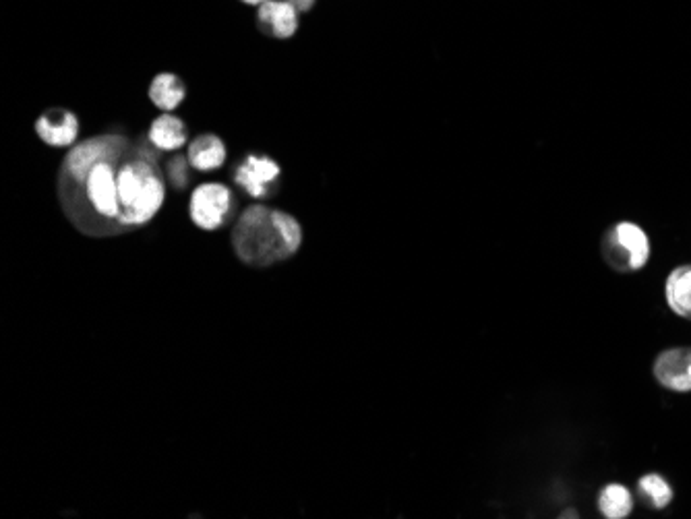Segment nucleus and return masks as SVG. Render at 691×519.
Listing matches in <instances>:
<instances>
[{
  "label": "nucleus",
  "instance_id": "f257e3e1",
  "mask_svg": "<svg viewBox=\"0 0 691 519\" xmlns=\"http://www.w3.org/2000/svg\"><path fill=\"white\" fill-rule=\"evenodd\" d=\"M129 139L102 135L79 143L60 166L58 193L67 216L87 234L120 232L118 162Z\"/></svg>",
  "mask_w": 691,
  "mask_h": 519
},
{
  "label": "nucleus",
  "instance_id": "f03ea898",
  "mask_svg": "<svg viewBox=\"0 0 691 519\" xmlns=\"http://www.w3.org/2000/svg\"><path fill=\"white\" fill-rule=\"evenodd\" d=\"M303 228L286 211H274L261 203L245 209L232 230V247L240 261L253 267H269L298 253Z\"/></svg>",
  "mask_w": 691,
  "mask_h": 519
},
{
  "label": "nucleus",
  "instance_id": "7ed1b4c3",
  "mask_svg": "<svg viewBox=\"0 0 691 519\" xmlns=\"http://www.w3.org/2000/svg\"><path fill=\"white\" fill-rule=\"evenodd\" d=\"M600 253L605 263L617 273H636L642 271L652 255L650 238L642 226L636 222H617L613 224L600 242Z\"/></svg>",
  "mask_w": 691,
  "mask_h": 519
},
{
  "label": "nucleus",
  "instance_id": "20e7f679",
  "mask_svg": "<svg viewBox=\"0 0 691 519\" xmlns=\"http://www.w3.org/2000/svg\"><path fill=\"white\" fill-rule=\"evenodd\" d=\"M234 193L222 182H205L191 195V220L201 230H220L234 211Z\"/></svg>",
  "mask_w": 691,
  "mask_h": 519
},
{
  "label": "nucleus",
  "instance_id": "39448f33",
  "mask_svg": "<svg viewBox=\"0 0 691 519\" xmlns=\"http://www.w3.org/2000/svg\"><path fill=\"white\" fill-rule=\"evenodd\" d=\"M652 375L660 387L673 393L691 391V346H675L660 352L652 362Z\"/></svg>",
  "mask_w": 691,
  "mask_h": 519
},
{
  "label": "nucleus",
  "instance_id": "423d86ee",
  "mask_svg": "<svg viewBox=\"0 0 691 519\" xmlns=\"http://www.w3.org/2000/svg\"><path fill=\"white\" fill-rule=\"evenodd\" d=\"M282 168L278 162L267 156H247L234 172V180L240 189H245L253 199H265L272 195Z\"/></svg>",
  "mask_w": 691,
  "mask_h": 519
},
{
  "label": "nucleus",
  "instance_id": "0eeeda50",
  "mask_svg": "<svg viewBox=\"0 0 691 519\" xmlns=\"http://www.w3.org/2000/svg\"><path fill=\"white\" fill-rule=\"evenodd\" d=\"M38 137L52 147H69L79 137V118L65 108H52L36 122Z\"/></svg>",
  "mask_w": 691,
  "mask_h": 519
},
{
  "label": "nucleus",
  "instance_id": "6e6552de",
  "mask_svg": "<svg viewBox=\"0 0 691 519\" xmlns=\"http://www.w3.org/2000/svg\"><path fill=\"white\" fill-rule=\"evenodd\" d=\"M259 29L267 36L288 40L296 34L298 29V11L288 3V0H265L259 7L257 15Z\"/></svg>",
  "mask_w": 691,
  "mask_h": 519
},
{
  "label": "nucleus",
  "instance_id": "1a4fd4ad",
  "mask_svg": "<svg viewBox=\"0 0 691 519\" xmlns=\"http://www.w3.org/2000/svg\"><path fill=\"white\" fill-rule=\"evenodd\" d=\"M187 158L191 168L199 172H212L224 166L226 162V145L214 133H203L191 141Z\"/></svg>",
  "mask_w": 691,
  "mask_h": 519
},
{
  "label": "nucleus",
  "instance_id": "9d476101",
  "mask_svg": "<svg viewBox=\"0 0 691 519\" xmlns=\"http://www.w3.org/2000/svg\"><path fill=\"white\" fill-rule=\"evenodd\" d=\"M665 298L671 313L691 321V263L671 269L665 282Z\"/></svg>",
  "mask_w": 691,
  "mask_h": 519
},
{
  "label": "nucleus",
  "instance_id": "9b49d317",
  "mask_svg": "<svg viewBox=\"0 0 691 519\" xmlns=\"http://www.w3.org/2000/svg\"><path fill=\"white\" fill-rule=\"evenodd\" d=\"M147 139L160 151H178L189 139V131L183 120L174 114H162L149 127Z\"/></svg>",
  "mask_w": 691,
  "mask_h": 519
},
{
  "label": "nucleus",
  "instance_id": "f8f14e48",
  "mask_svg": "<svg viewBox=\"0 0 691 519\" xmlns=\"http://www.w3.org/2000/svg\"><path fill=\"white\" fill-rule=\"evenodd\" d=\"M634 495L621 482H609L598 493V511L607 519H625L634 511Z\"/></svg>",
  "mask_w": 691,
  "mask_h": 519
},
{
  "label": "nucleus",
  "instance_id": "ddd939ff",
  "mask_svg": "<svg viewBox=\"0 0 691 519\" xmlns=\"http://www.w3.org/2000/svg\"><path fill=\"white\" fill-rule=\"evenodd\" d=\"M187 98L185 81L172 73H160L149 85V100L164 112L176 110Z\"/></svg>",
  "mask_w": 691,
  "mask_h": 519
},
{
  "label": "nucleus",
  "instance_id": "4468645a",
  "mask_svg": "<svg viewBox=\"0 0 691 519\" xmlns=\"http://www.w3.org/2000/svg\"><path fill=\"white\" fill-rule=\"evenodd\" d=\"M638 497L646 507L660 511V509H667L673 503L675 491L671 482L663 474L650 472L638 480Z\"/></svg>",
  "mask_w": 691,
  "mask_h": 519
},
{
  "label": "nucleus",
  "instance_id": "2eb2a0df",
  "mask_svg": "<svg viewBox=\"0 0 691 519\" xmlns=\"http://www.w3.org/2000/svg\"><path fill=\"white\" fill-rule=\"evenodd\" d=\"M187 164H189V158H183V156H176L166 164V174H168V180L172 182V187L185 189L189 185Z\"/></svg>",
  "mask_w": 691,
  "mask_h": 519
},
{
  "label": "nucleus",
  "instance_id": "dca6fc26",
  "mask_svg": "<svg viewBox=\"0 0 691 519\" xmlns=\"http://www.w3.org/2000/svg\"><path fill=\"white\" fill-rule=\"evenodd\" d=\"M288 3L298 11V13H305V11H311L315 7L317 0H288Z\"/></svg>",
  "mask_w": 691,
  "mask_h": 519
},
{
  "label": "nucleus",
  "instance_id": "f3484780",
  "mask_svg": "<svg viewBox=\"0 0 691 519\" xmlns=\"http://www.w3.org/2000/svg\"><path fill=\"white\" fill-rule=\"evenodd\" d=\"M243 3H245V5H255V7H261V5L265 3V0H243Z\"/></svg>",
  "mask_w": 691,
  "mask_h": 519
},
{
  "label": "nucleus",
  "instance_id": "a211bd4d",
  "mask_svg": "<svg viewBox=\"0 0 691 519\" xmlns=\"http://www.w3.org/2000/svg\"><path fill=\"white\" fill-rule=\"evenodd\" d=\"M561 517H578V511L567 509V511H563V515H561Z\"/></svg>",
  "mask_w": 691,
  "mask_h": 519
}]
</instances>
